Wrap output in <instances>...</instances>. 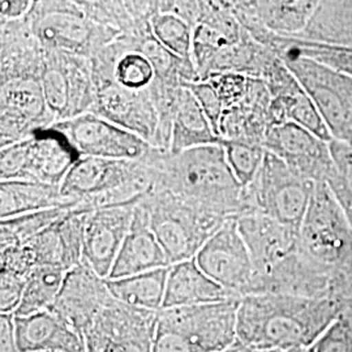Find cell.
<instances>
[{"label": "cell", "instance_id": "4dcf8cb0", "mask_svg": "<svg viewBox=\"0 0 352 352\" xmlns=\"http://www.w3.org/2000/svg\"><path fill=\"white\" fill-rule=\"evenodd\" d=\"M131 39L132 51L141 52L149 59L154 74L155 81L166 85L182 88L187 84L200 81V76L196 71V67L192 60L183 59L177 56L173 51L164 47V45L149 33L139 39Z\"/></svg>", "mask_w": 352, "mask_h": 352}, {"label": "cell", "instance_id": "9c48e42d", "mask_svg": "<svg viewBox=\"0 0 352 352\" xmlns=\"http://www.w3.org/2000/svg\"><path fill=\"white\" fill-rule=\"evenodd\" d=\"M41 81L55 123L91 111L96 81L88 58L45 50Z\"/></svg>", "mask_w": 352, "mask_h": 352}, {"label": "cell", "instance_id": "b9f144b4", "mask_svg": "<svg viewBox=\"0 0 352 352\" xmlns=\"http://www.w3.org/2000/svg\"><path fill=\"white\" fill-rule=\"evenodd\" d=\"M26 278L0 272V315H14L23 300Z\"/></svg>", "mask_w": 352, "mask_h": 352}, {"label": "cell", "instance_id": "f6af8a7d", "mask_svg": "<svg viewBox=\"0 0 352 352\" xmlns=\"http://www.w3.org/2000/svg\"><path fill=\"white\" fill-rule=\"evenodd\" d=\"M0 352H21L14 340L13 315H0Z\"/></svg>", "mask_w": 352, "mask_h": 352}, {"label": "cell", "instance_id": "484cf974", "mask_svg": "<svg viewBox=\"0 0 352 352\" xmlns=\"http://www.w3.org/2000/svg\"><path fill=\"white\" fill-rule=\"evenodd\" d=\"M253 38L273 51L279 59L289 56L308 58L352 77V47L349 46L314 42L296 36H278L266 29L257 30Z\"/></svg>", "mask_w": 352, "mask_h": 352}, {"label": "cell", "instance_id": "d590c367", "mask_svg": "<svg viewBox=\"0 0 352 352\" xmlns=\"http://www.w3.org/2000/svg\"><path fill=\"white\" fill-rule=\"evenodd\" d=\"M329 149L334 164V173L327 183L352 226V144L333 139L329 142Z\"/></svg>", "mask_w": 352, "mask_h": 352}, {"label": "cell", "instance_id": "e0dca14e", "mask_svg": "<svg viewBox=\"0 0 352 352\" xmlns=\"http://www.w3.org/2000/svg\"><path fill=\"white\" fill-rule=\"evenodd\" d=\"M264 148L295 174L315 183L327 182L334 173L329 144L292 122L267 126Z\"/></svg>", "mask_w": 352, "mask_h": 352}, {"label": "cell", "instance_id": "ac0fdd59", "mask_svg": "<svg viewBox=\"0 0 352 352\" xmlns=\"http://www.w3.org/2000/svg\"><path fill=\"white\" fill-rule=\"evenodd\" d=\"M111 299L106 279L82 261L67 273L50 311L84 337L87 329Z\"/></svg>", "mask_w": 352, "mask_h": 352}, {"label": "cell", "instance_id": "8d00e7d4", "mask_svg": "<svg viewBox=\"0 0 352 352\" xmlns=\"http://www.w3.org/2000/svg\"><path fill=\"white\" fill-rule=\"evenodd\" d=\"M221 145L226 151L227 161L232 173L245 188L253 182L263 164L266 153L264 145L236 140H222Z\"/></svg>", "mask_w": 352, "mask_h": 352}, {"label": "cell", "instance_id": "d6986e66", "mask_svg": "<svg viewBox=\"0 0 352 352\" xmlns=\"http://www.w3.org/2000/svg\"><path fill=\"white\" fill-rule=\"evenodd\" d=\"M138 204L101 208L85 215L82 261L103 279H107L111 273Z\"/></svg>", "mask_w": 352, "mask_h": 352}, {"label": "cell", "instance_id": "e575fe53", "mask_svg": "<svg viewBox=\"0 0 352 352\" xmlns=\"http://www.w3.org/2000/svg\"><path fill=\"white\" fill-rule=\"evenodd\" d=\"M153 36L177 56L192 60L193 28L174 13L160 10L151 19ZM193 62V60H192Z\"/></svg>", "mask_w": 352, "mask_h": 352}, {"label": "cell", "instance_id": "f1b7e54d", "mask_svg": "<svg viewBox=\"0 0 352 352\" xmlns=\"http://www.w3.org/2000/svg\"><path fill=\"white\" fill-rule=\"evenodd\" d=\"M221 141L193 93L183 87L177 98L170 153L179 154L199 146L221 144Z\"/></svg>", "mask_w": 352, "mask_h": 352}, {"label": "cell", "instance_id": "d4e9b609", "mask_svg": "<svg viewBox=\"0 0 352 352\" xmlns=\"http://www.w3.org/2000/svg\"><path fill=\"white\" fill-rule=\"evenodd\" d=\"M241 299L206 276L195 258L171 265L166 282L164 308H186Z\"/></svg>", "mask_w": 352, "mask_h": 352}, {"label": "cell", "instance_id": "4fadbf2b", "mask_svg": "<svg viewBox=\"0 0 352 352\" xmlns=\"http://www.w3.org/2000/svg\"><path fill=\"white\" fill-rule=\"evenodd\" d=\"M158 312L111 299L84 333L88 352H151Z\"/></svg>", "mask_w": 352, "mask_h": 352}, {"label": "cell", "instance_id": "44dd1931", "mask_svg": "<svg viewBox=\"0 0 352 352\" xmlns=\"http://www.w3.org/2000/svg\"><path fill=\"white\" fill-rule=\"evenodd\" d=\"M85 212L74 208L60 219L26 241L34 253L37 266H52L69 272L84 260Z\"/></svg>", "mask_w": 352, "mask_h": 352}, {"label": "cell", "instance_id": "3957f363", "mask_svg": "<svg viewBox=\"0 0 352 352\" xmlns=\"http://www.w3.org/2000/svg\"><path fill=\"white\" fill-rule=\"evenodd\" d=\"M154 188V170L148 157L106 160L81 157L60 184L62 196L85 212L133 205Z\"/></svg>", "mask_w": 352, "mask_h": 352}, {"label": "cell", "instance_id": "60d3db41", "mask_svg": "<svg viewBox=\"0 0 352 352\" xmlns=\"http://www.w3.org/2000/svg\"><path fill=\"white\" fill-rule=\"evenodd\" d=\"M186 88H188L193 93V96L200 103L204 113L208 116L210 124L213 126L214 132L221 139L219 131H221V122L225 113V106L221 101V98L218 97L212 82L209 80H200L192 84H187Z\"/></svg>", "mask_w": 352, "mask_h": 352}, {"label": "cell", "instance_id": "5b68a950", "mask_svg": "<svg viewBox=\"0 0 352 352\" xmlns=\"http://www.w3.org/2000/svg\"><path fill=\"white\" fill-rule=\"evenodd\" d=\"M24 19L45 50L59 51L88 59L123 37L111 28L90 20L78 1H33Z\"/></svg>", "mask_w": 352, "mask_h": 352}, {"label": "cell", "instance_id": "ba28073f", "mask_svg": "<svg viewBox=\"0 0 352 352\" xmlns=\"http://www.w3.org/2000/svg\"><path fill=\"white\" fill-rule=\"evenodd\" d=\"M315 103L333 139L352 144V77L302 56L280 59Z\"/></svg>", "mask_w": 352, "mask_h": 352}, {"label": "cell", "instance_id": "ab89813d", "mask_svg": "<svg viewBox=\"0 0 352 352\" xmlns=\"http://www.w3.org/2000/svg\"><path fill=\"white\" fill-rule=\"evenodd\" d=\"M36 267L37 261L28 243L0 248V272L28 278Z\"/></svg>", "mask_w": 352, "mask_h": 352}, {"label": "cell", "instance_id": "d6a6232c", "mask_svg": "<svg viewBox=\"0 0 352 352\" xmlns=\"http://www.w3.org/2000/svg\"><path fill=\"white\" fill-rule=\"evenodd\" d=\"M67 273L52 266H37L26 278L23 300L13 316L25 317L49 311L62 289Z\"/></svg>", "mask_w": 352, "mask_h": 352}, {"label": "cell", "instance_id": "8992f818", "mask_svg": "<svg viewBox=\"0 0 352 352\" xmlns=\"http://www.w3.org/2000/svg\"><path fill=\"white\" fill-rule=\"evenodd\" d=\"M315 186V182L295 174L279 157L266 151L257 175L244 188L245 214H264L300 232Z\"/></svg>", "mask_w": 352, "mask_h": 352}, {"label": "cell", "instance_id": "6da1fadb", "mask_svg": "<svg viewBox=\"0 0 352 352\" xmlns=\"http://www.w3.org/2000/svg\"><path fill=\"white\" fill-rule=\"evenodd\" d=\"M148 160L154 170V188L226 219L247 213L244 187L232 173L221 144L171 154L151 148Z\"/></svg>", "mask_w": 352, "mask_h": 352}, {"label": "cell", "instance_id": "83f0119b", "mask_svg": "<svg viewBox=\"0 0 352 352\" xmlns=\"http://www.w3.org/2000/svg\"><path fill=\"white\" fill-rule=\"evenodd\" d=\"M76 208L62 196L60 186L36 182H0V219L54 208Z\"/></svg>", "mask_w": 352, "mask_h": 352}, {"label": "cell", "instance_id": "8fae6325", "mask_svg": "<svg viewBox=\"0 0 352 352\" xmlns=\"http://www.w3.org/2000/svg\"><path fill=\"white\" fill-rule=\"evenodd\" d=\"M300 245L324 263H338L352 251V226L327 182H317L300 227Z\"/></svg>", "mask_w": 352, "mask_h": 352}, {"label": "cell", "instance_id": "7bdbcfd3", "mask_svg": "<svg viewBox=\"0 0 352 352\" xmlns=\"http://www.w3.org/2000/svg\"><path fill=\"white\" fill-rule=\"evenodd\" d=\"M151 352H196L187 340L170 327L158 322L155 325Z\"/></svg>", "mask_w": 352, "mask_h": 352}, {"label": "cell", "instance_id": "f35d334b", "mask_svg": "<svg viewBox=\"0 0 352 352\" xmlns=\"http://www.w3.org/2000/svg\"><path fill=\"white\" fill-rule=\"evenodd\" d=\"M299 352H352L351 321L337 317L309 347Z\"/></svg>", "mask_w": 352, "mask_h": 352}, {"label": "cell", "instance_id": "cb8c5ba5", "mask_svg": "<svg viewBox=\"0 0 352 352\" xmlns=\"http://www.w3.org/2000/svg\"><path fill=\"white\" fill-rule=\"evenodd\" d=\"M45 49L38 42L25 19L0 21V82L39 77Z\"/></svg>", "mask_w": 352, "mask_h": 352}, {"label": "cell", "instance_id": "7a4b0ae2", "mask_svg": "<svg viewBox=\"0 0 352 352\" xmlns=\"http://www.w3.org/2000/svg\"><path fill=\"white\" fill-rule=\"evenodd\" d=\"M337 317L330 302L302 295H247L238 311V342L253 350L299 351L309 347Z\"/></svg>", "mask_w": 352, "mask_h": 352}, {"label": "cell", "instance_id": "ffe728a7", "mask_svg": "<svg viewBox=\"0 0 352 352\" xmlns=\"http://www.w3.org/2000/svg\"><path fill=\"white\" fill-rule=\"evenodd\" d=\"M238 228L257 273L256 286L258 280L267 277L278 265L294 256L300 245L299 231L282 225L264 214L241 215L238 218Z\"/></svg>", "mask_w": 352, "mask_h": 352}, {"label": "cell", "instance_id": "5bb4252c", "mask_svg": "<svg viewBox=\"0 0 352 352\" xmlns=\"http://www.w3.org/2000/svg\"><path fill=\"white\" fill-rule=\"evenodd\" d=\"M51 126L63 133L81 157L140 160L154 148L138 135L91 113L56 122Z\"/></svg>", "mask_w": 352, "mask_h": 352}, {"label": "cell", "instance_id": "7402d4cb", "mask_svg": "<svg viewBox=\"0 0 352 352\" xmlns=\"http://www.w3.org/2000/svg\"><path fill=\"white\" fill-rule=\"evenodd\" d=\"M168 266H171L170 261L151 230L149 214L140 200L131 228L107 279L132 277Z\"/></svg>", "mask_w": 352, "mask_h": 352}, {"label": "cell", "instance_id": "1f68e13d", "mask_svg": "<svg viewBox=\"0 0 352 352\" xmlns=\"http://www.w3.org/2000/svg\"><path fill=\"white\" fill-rule=\"evenodd\" d=\"M308 41H318L352 47V3L317 6L312 19L302 30Z\"/></svg>", "mask_w": 352, "mask_h": 352}, {"label": "cell", "instance_id": "7c38bea8", "mask_svg": "<svg viewBox=\"0 0 352 352\" xmlns=\"http://www.w3.org/2000/svg\"><path fill=\"white\" fill-rule=\"evenodd\" d=\"M195 260L206 276L231 294L244 298L254 292L257 273L240 235L238 218L227 219Z\"/></svg>", "mask_w": 352, "mask_h": 352}, {"label": "cell", "instance_id": "ee69618b", "mask_svg": "<svg viewBox=\"0 0 352 352\" xmlns=\"http://www.w3.org/2000/svg\"><path fill=\"white\" fill-rule=\"evenodd\" d=\"M30 0H3L0 3V21H17L24 19L30 11Z\"/></svg>", "mask_w": 352, "mask_h": 352}, {"label": "cell", "instance_id": "603a6c76", "mask_svg": "<svg viewBox=\"0 0 352 352\" xmlns=\"http://www.w3.org/2000/svg\"><path fill=\"white\" fill-rule=\"evenodd\" d=\"M14 340L21 352H88L84 337L52 311L13 316Z\"/></svg>", "mask_w": 352, "mask_h": 352}, {"label": "cell", "instance_id": "30bf717a", "mask_svg": "<svg viewBox=\"0 0 352 352\" xmlns=\"http://www.w3.org/2000/svg\"><path fill=\"white\" fill-rule=\"evenodd\" d=\"M240 300L162 309L157 320L180 334L196 352H222L238 342Z\"/></svg>", "mask_w": 352, "mask_h": 352}, {"label": "cell", "instance_id": "52a82bcc", "mask_svg": "<svg viewBox=\"0 0 352 352\" xmlns=\"http://www.w3.org/2000/svg\"><path fill=\"white\" fill-rule=\"evenodd\" d=\"M80 158L63 133L49 126L0 149V182L23 180L60 186Z\"/></svg>", "mask_w": 352, "mask_h": 352}, {"label": "cell", "instance_id": "f546056e", "mask_svg": "<svg viewBox=\"0 0 352 352\" xmlns=\"http://www.w3.org/2000/svg\"><path fill=\"white\" fill-rule=\"evenodd\" d=\"M168 269L170 266L132 277L106 279L107 287L118 302L144 311L160 312L164 308Z\"/></svg>", "mask_w": 352, "mask_h": 352}, {"label": "cell", "instance_id": "277c9868", "mask_svg": "<svg viewBox=\"0 0 352 352\" xmlns=\"http://www.w3.org/2000/svg\"><path fill=\"white\" fill-rule=\"evenodd\" d=\"M141 204L149 214L151 230L170 265L195 258L205 243L227 221L183 201L164 189H151L141 199Z\"/></svg>", "mask_w": 352, "mask_h": 352}, {"label": "cell", "instance_id": "4316f807", "mask_svg": "<svg viewBox=\"0 0 352 352\" xmlns=\"http://www.w3.org/2000/svg\"><path fill=\"white\" fill-rule=\"evenodd\" d=\"M231 7L247 14L278 36H298L312 19L317 3L309 1H231Z\"/></svg>", "mask_w": 352, "mask_h": 352}, {"label": "cell", "instance_id": "74e56055", "mask_svg": "<svg viewBox=\"0 0 352 352\" xmlns=\"http://www.w3.org/2000/svg\"><path fill=\"white\" fill-rule=\"evenodd\" d=\"M155 78L149 59L138 51H128L115 65L113 80L122 88L140 91L149 88Z\"/></svg>", "mask_w": 352, "mask_h": 352}, {"label": "cell", "instance_id": "9a60e30c", "mask_svg": "<svg viewBox=\"0 0 352 352\" xmlns=\"http://www.w3.org/2000/svg\"><path fill=\"white\" fill-rule=\"evenodd\" d=\"M54 123L39 77L0 82V149Z\"/></svg>", "mask_w": 352, "mask_h": 352}, {"label": "cell", "instance_id": "836d02e7", "mask_svg": "<svg viewBox=\"0 0 352 352\" xmlns=\"http://www.w3.org/2000/svg\"><path fill=\"white\" fill-rule=\"evenodd\" d=\"M69 206L23 214L0 221V248L24 244L68 213Z\"/></svg>", "mask_w": 352, "mask_h": 352}, {"label": "cell", "instance_id": "2e32d148", "mask_svg": "<svg viewBox=\"0 0 352 352\" xmlns=\"http://www.w3.org/2000/svg\"><path fill=\"white\" fill-rule=\"evenodd\" d=\"M91 113L140 136L157 148L160 122L151 87L133 91L122 88L115 80L96 84V102Z\"/></svg>", "mask_w": 352, "mask_h": 352}]
</instances>
